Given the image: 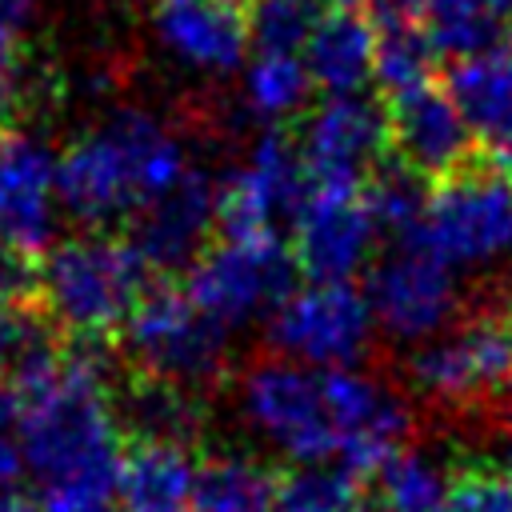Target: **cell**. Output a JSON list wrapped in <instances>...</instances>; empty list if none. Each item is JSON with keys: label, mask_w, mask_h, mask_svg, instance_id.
I'll list each match as a JSON object with an SVG mask.
<instances>
[{"label": "cell", "mask_w": 512, "mask_h": 512, "mask_svg": "<svg viewBox=\"0 0 512 512\" xmlns=\"http://www.w3.org/2000/svg\"><path fill=\"white\" fill-rule=\"evenodd\" d=\"M112 348L72 336L64 360L20 388L24 464L36 480L40 512H116L124 432L108 392Z\"/></svg>", "instance_id": "1"}, {"label": "cell", "mask_w": 512, "mask_h": 512, "mask_svg": "<svg viewBox=\"0 0 512 512\" xmlns=\"http://www.w3.org/2000/svg\"><path fill=\"white\" fill-rule=\"evenodd\" d=\"M188 172L180 136L144 108H120L56 160V196L80 224H116L144 212Z\"/></svg>", "instance_id": "2"}, {"label": "cell", "mask_w": 512, "mask_h": 512, "mask_svg": "<svg viewBox=\"0 0 512 512\" xmlns=\"http://www.w3.org/2000/svg\"><path fill=\"white\" fill-rule=\"evenodd\" d=\"M152 288V268L116 236H76L40 256V304L64 336L108 340Z\"/></svg>", "instance_id": "3"}, {"label": "cell", "mask_w": 512, "mask_h": 512, "mask_svg": "<svg viewBox=\"0 0 512 512\" xmlns=\"http://www.w3.org/2000/svg\"><path fill=\"white\" fill-rule=\"evenodd\" d=\"M408 384L440 412H484L512 404V304H480L444 332L416 344Z\"/></svg>", "instance_id": "4"}, {"label": "cell", "mask_w": 512, "mask_h": 512, "mask_svg": "<svg viewBox=\"0 0 512 512\" xmlns=\"http://www.w3.org/2000/svg\"><path fill=\"white\" fill-rule=\"evenodd\" d=\"M124 352L136 376L200 392L228 368V328L196 308L188 292L152 284L124 324Z\"/></svg>", "instance_id": "5"}, {"label": "cell", "mask_w": 512, "mask_h": 512, "mask_svg": "<svg viewBox=\"0 0 512 512\" xmlns=\"http://www.w3.org/2000/svg\"><path fill=\"white\" fill-rule=\"evenodd\" d=\"M420 236L456 272L500 264L512 256V168L472 160L436 180L428 192Z\"/></svg>", "instance_id": "6"}, {"label": "cell", "mask_w": 512, "mask_h": 512, "mask_svg": "<svg viewBox=\"0 0 512 512\" xmlns=\"http://www.w3.org/2000/svg\"><path fill=\"white\" fill-rule=\"evenodd\" d=\"M296 276L300 264L280 236H220L192 260L184 292L224 328H244L260 316L272 320L296 292Z\"/></svg>", "instance_id": "7"}, {"label": "cell", "mask_w": 512, "mask_h": 512, "mask_svg": "<svg viewBox=\"0 0 512 512\" xmlns=\"http://www.w3.org/2000/svg\"><path fill=\"white\" fill-rule=\"evenodd\" d=\"M240 412L252 432H260L292 464H332L336 432L324 388V368L296 360H256L240 376Z\"/></svg>", "instance_id": "8"}, {"label": "cell", "mask_w": 512, "mask_h": 512, "mask_svg": "<svg viewBox=\"0 0 512 512\" xmlns=\"http://www.w3.org/2000/svg\"><path fill=\"white\" fill-rule=\"evenodd\" d=\"M376 328L400 344H424L444 332L460 312L456 268L424 244V236L396 240L368 272L364 284Z\"/></svg>", "instance_id": "9"}, {"label": "cell", "mask_w": 512, "mask_h": 512, "mask_svg": "<svg viewBox=\"0 0 512 512\" xmlns=\"http://www.w3.org/2000/svg\"><path fill=\"white\" fill-rule=\"evenodd\" d=\"M376 332L368 296L352 280H308L272 312L268 344L308 368H352Z\"/></svg>", "instance_id": "10"}, {"label": "cell", "mask_w": 512, "mask_h": 512, "mask_svg": "<svg viewBox=\"0 0 512 512\" xmlns=\"http://www.w3.org/2000/svg\"><path fill=\"white\" fill-rule=\"evenodd\" d=\"M312 180L296 140L268 128L216 188V228L224 236H280L292 228Z\"/></svg>", "instance_id": "11"}, {"label": "cell", "mask_w": 512, "mask_h": 512, "mask_svg": "<svg viewBox=\"0 0 512 512\" xmlns=\"http://www.w3.org/2000/svg\"><path fill=\"white\" fill-rule=\"evenodd\" d=\"M300 160L312 184L364 188L392 156L388 108L364 92L324 96L296 132Z\"/></svg>", "instance_id": "12"}, {"label": "cell", "mask_w": 512, "mask_h": 512, "mask_svg": "<svg viewBox=\"0 0 512 512\" xmlns=\"http://www.w3.org/2000/svg\"><path fill=\"white\" fill-rule=\"evenodd\" d=\"M332 432H336V460L356 476L380 472L412 432V412L396 388L380 376L356 368H324Z\"/></svg>", "instance_id": "13"}, {"label": "cell", "mask_w": 512, "mask_h": 512, "mask_svg": "<svg viewBox=\"0 0 512 512\" xmlns=\"http://www.w3.org/2000/svg\"><path fill=\"white\" fill-rule=\"evenodd\" d=\"M380 244V224L364 188L312 184L292 220V256L308 280H352L368 268Z\"/></svg>", "instance_id": "14"}, {"label": "cell", "mask_w": 512, "mask_h": 512, "mask_svg": "<svg viewBox=\"0 0 512 512\" xmlns=\"http://www.w3.org/2000/svg\"><path fill=\"white\" fill-rule=\"evenodd\" d=\"M388 140L392 160L420 180H444L476 160V136L448 88L420 84L388 96Z\"/></svg>", "instance_id": "15"}, {"label": "cell", "mask_w": 512, "mask_h": 512, "mask_svg": "<svg viewBox=\"0 0 512 512\" xmlns=\"http://www.w3.org/2000/svg\"><path fill=\"white\" fill-rule=\"evenodd\" d=\"M56 160L44 140L0 128V240L36 260L52 248Z\"/></svg>", "instance_id": "16"}, {"label": "cell", "mask_w": 512, "mask_h": 512, "mask_svg": "<svg viewBox=\"0 0 512 512\" xmlns=\"http://www.w3.org/2000/svg\"><path fill=\"white\" fill-rule=\"evenodd\" d=\"M152 32L180 64L228 76L248 64L252 12L244 0H152Z\"/></svg>", "instance_id": "17"}, {"label": "cell", "mask_w": 512, "mask_h": 512, "mask_svg": "<svg viewBox=\"0 0 512 512\" xmlns=\"http://www.w3.org/2000/svg\"><path fill=\"white\" fill-rule=\"evenodd\" d=\"M216 188L220 184H212L200 168H188L164 196L132 216L128 240L152 272L192 268V260L208 248V232L216 228Z\"/></svg>", "instance_id": "18"}, {"label": "cell", "mask_w": 512, "mask_h": 512, "mask_svg": "<svg viewBox=\"0 0 512 512\" xmlns=\"http://www.w3.org/2000/svg\"><path fill=\"white\" fill-rule=\"evenodd\" d=\"M448 92L460 104L476 144L488 148V160L512 168V44L456 60Z\"/></svg>", "instance_id": "19"}, {"label": "cell", "mask_w": 512, "mask_h": 512, "mask_svg": "<svg viewBox=\"0 0 512 512\" xmlns=\"http://www.w3.org/2000/svg\"><path fill=\"white\" fill-rule=\"evenodd\" d=\"M304 64L324 96H352L372 80L376 32L360 8H324L304 44Z\"/></svg>", "instance_id": "20"}, {"label": "cell", "mask_w": 512, "mask_h": 512, "mask_svg": "<svg viewBox=\"0 0 512 512\" xmlns=\"http://www.w3.org/2000/svg\"><path fill=\"white\" fill-rule=\"evenodd\" d=\"M200 460L188 444L124 440L120 512H188L196 496Z\"/></svg>", "instance_id": "21"}, {"label": "cell", "mask_w": 512, "mask_h": 512, "mask_svg": "<svg viewBox=\"0 0 512 512\" xmlns=\"http://www.w3.org/2000/svg\"><path fill=\"white\" fill-rule=\"evenodd\" d=\"M368 20L376 32V88L384 96H400L420 84H432L440 52L416 12V0H372Z\"/></svg>", "instance_id": "22"}, {"label": "cell", "mask_w": 512, "mask_h": 512, "mask_svg": "<svg viewBox=\"0 0 512 512\" xmlns=\"http://www.w3.org/2000/svg\"><path fill=\"white\" fill-rule=\"evenodd\" d=\"M112 408L120 420L124 440H160V444H188L204 424V408L192 388L164 384L152 376H128L124 392H112Z\"/></svg>", "instance_id": "23"}, {"label": "cell", "mask_w": 512, "mask_h": 512, "mask_svg": "<svg viewBox=\"0 0 512 512\" xmlns=\"http://www.w3.org/2000/svg\"><path fill=\"white\" fill-rule=\"evenodd\" d=\"M68 352L64 328L44 312L40 300L16 304L0 312V384L4 388H28L40 376H48Z\"/></svg>", "instance_id": "24"}, {"label": "cell", "mask_w": 512, "mask_h": 512, "mask_svg": "<svg viewBox=\"0 0 512 512\" xmlns=\"http://www.w3.org/2000/svg\"><path fill=\"white\" fill-rule=\"evenodd\" d=\"M316 92L312 72L300 52H256L244 64L240 100L252 120L276 128L308 108V96Z\"/></svg>", "instance_id": "25"}, {"label": "cell", "mask_w": 512, "mask_h": 512, "mask_svg": "<svg viewBox=\"0 0 512 512\" xmlns=\"http://www.w3.org/2000/svg\"><path fill=\"white\" fill-rule=\"evenodd\" d=\"M280 476L240 452H220L200 460L196 476V512H276Z\"/></svg>", "instance_id": "26"}, {"label": "cell", "mask_w": 512, "mask_h": 512, "mask_svg": "<svg viewBox=\"0 0 512 512\" xmlns=\"http://www.w3.org/2000/svg\"><path fill=\"white\" fill-rule=\"evenodd\" d=\"M416 12L440 56L468 60L500 44L504 20L488 8V0H416Z\"/></svg>", "instance_id": "27"}, {"label": "cell", "mask_w": 512, "mask_h": 512, "mask_svg": "<svg viewBox=\"0 0 512 512\" xmlns=\"http://www.w3.org/2000/svg\"><path fill=\"white\" fill-rule=\"evenodd\" d=\"M276 512H372V496L340 464H296L280 476Z\"/></svg>", "instance_id": "28"}, {"label": "cell", "mask_w": 512, "mask_h": 512, "mask_svg": "<svg viewBox=\"0 0 512 512\" xmlns=\"http://www.w3.org/2000/svg\"><path fill=\"white\" fill-rule=\"evenodd\" d=\"M372 512H444L448 472L436 468L424 452H396L380 472H372Z\"/></svg>", "instance_id": "29"}, {"label": "cell", "mask_w": 512, "mask_h": 512, "mask_svg": "<svg viewBox=\"0 0 512 512\" xmlns=\"http://www.w3.org/2000/svg\"><path fill=\"white\" fill-rule=\"evenodd\" d=\"M320 12L308 0H256L252 8V44L256 52H300L312 36Z\"/></svg>", "instance_id": "30"}, {"label": "cell", "mask_w": 512, "mask_h": 512, "mask_svg": "<svg viewBox=\"0 0 512 512\" xmlns=\"http://www.w3.org/2000/svg\"><path fill=\"white\" fill-rule=\"evenodd\" d=\"M444 512H512V480L492 464H464L448 472Z\"/></svg>", "instance_id": "31"}, {"label": "cell", "mask_w": 512, "mask_h": 512, "mask_svg": "<svg viewBox=\"0 0 512 512\" xmlns=\"http://www.w3.org/2000/svg\"><path fill=\"white\" fill-rule=\"evenodd\" d=\"M40 300V260L0 240V312Z\"/></svg>", "instance_id": "32"}, {"label": "cell", "mask_w": 512, "mask_h": 512, "mask_svg": "<svg viewBox=\"0 0 512 512\" xmlns=\"http://www.w3.org/2000/svg\"><path fill=\"white\" fill-rule=\"evenodd\" d=\"M28 472L24 464V432H20V396L16 388L0 384V488L12 492V484Z\"/></svg>", "instance_id": "33"}, {"label": "cell", "mask_w": 512, "mask_h": 512, "mask_svg": "<svg viewBox=\"0 0 512 512\" xmlns=\"http://www.w3.org/2000/svg\"><path fill=\"white\" fill-rule=\"evenodd\" d=\"M28 96V72L20 48H0V128H8Z\"/></svg>", "instance_id": "34"}, {"label": "cell", "mask_w": 512, "mask_h": 512, "mask_svg": "<svg viewBox=\"0 0 512 512\" xmlns=\"http://www.w3.org/2000/svg\"><path fill=\"white\" fill-rule=\"evenodd\" d=\"M36 16V0H0V48H20Z\"/></svg>", "instance_id": "35"}, {"label": "cell", "mask_w": 512, "mask_h": 512, "mask_svg": "<svg viewBox=\"0 0 512 512\" xmlns=\"http://www.w3.org/2000/svg\"><path fill=\"white\" fill-rule=\"evenodd\" d=\"M488 8H492L500 20H508V16H512V0H488Z\"/></svg>", "instance_id": "36"}, {"label": "cell", "mask_w": 512, "mask_h": 512, "mask_svg": "<svg viewBox=\"0 0 512 512\" xmlns=\"http://www.w3.org/2000/svg\"><path fill=\"white\" fill-rule=\"evenodd\" d=\"M328 8H360V4H372V0H324Z\"/></svg>", "instance_id": "37"}, {"label": "cell", "mask_w": 512, "mask_h": 512, "mask_svg": "<svg viewBox=\"0 0 512 512\" xmlns=\"http://www.w3.org/2000/svg\"><path fill=\"white\" fill-rule=\"evenodd\" d=\"M504 472H508V480H512V448H508V460H504Z\"/></svg>", "instance_id": "38"}, {"label": "cell", "mask_w": 512, "mask_h": 512, "mask_svg": "<svg viewBox=\"0 0 512 512\" xmlns=\"http://www.w3.org/2000/svg\"><path fill=\"white\" fill-rule=\"evenodd\" d=\"M252 4H256V0H252Z\"/></svg>", "instance_id": "39"}]
</instances>
